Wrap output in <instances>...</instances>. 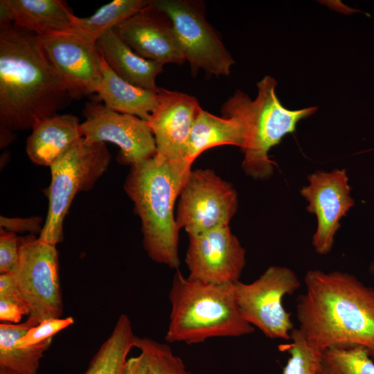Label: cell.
I'll return each mask as SVG.
<instances>
[{
	"label": "cell",
	"instance_id": "1",
	"mask_svg": "<svg viewBox=\"0 0 374 374\" xmlns=\"http://www.w3.org/2000/svg\"><path fill=\"white\" fill-rule=\"evenodd\" d=\"M305 283L296 318L308 343L321 351L359 346L374 357V289L338 271L309 270Z\"/></svg>",
	"mask_w": 374,
	"mask_h": 374
},
{
	"label": "cell",
	"instance_id": "2",
	"mask_svg": "<svg viewBox=\"0 0 374 374\" xmlns=\"http://www.w3.org/2000/svg\"><path fill=\"white\" fill-rule=\"evenodd\" d=\"M73 100L38 35L12 24L0 29V127L33 129Z\"/></svg>",
	"mask_w": 374,
	"mask_h": 374
},
{
	"label": "cell",
	"instance_id": "3",
	"mask_svg": "<svg viewBox=\"0 0 374 374\" xmlns=\"http://www.w3.org/2000/svg\"><path fill=\"white\" fill-rule=\"evenodd\" d=\"M186 159L156 154L131 166L123 186L141 222L143 245L154 262L177 269L179 229L174 205L191 170Z\"/></svg>",
	"mask_w": 374,
	"mask_h": 374
},
{
	"label": "cell",
	"instance_id": "4",
	"mask_svg": "<svg viewBox=\"0 0 374 374\" xmlns=\"http://www.w3.org/2000/svg\"><path fill=\"white\" fill-rule=\"evenodd\" d=\"M233 283H204L177 270L169 292L171 310L166 341L195 344L252 333L254 327L239 311Z\"/></svg>",
	"mask_w": 374,
	"mask_h": 374
},
{
	"label": "cell",
	"instance_id": "5",
	"mask_svg": "<svg viewBox=\"0 0 374 374\" xmlns=\"http://www.w3.org/2000/svg\"><path fill=\"white\" fill-rule=\"evenodd\" d=\"M276 81L264 77L257 84L258 94L252 100L238 90L222 106L224 117L232 118L240 125L244 136L242 167L254 179H266L273 174V163L268 153L287 134L295 131L296 124L317 111L311 107L298 110L285 107L276 93Z\"/></svg>",
	"mask_w": 374,
	"mask_h": 374
},
{
	"label": "cell",
	"instance_id": "6",
	"mask_svg": "<svg viewBox=\"0 0 374 374\" xmlns=\"http://www.w3.org/2000/svg\"><path fill=\"white\" fill-rule=\"evenodd\" d=\"M111 159L105 143H91L82 137L51 165V183L44 190L48 212L40 240L53 245L62 242L64 220L74 197L93 187Z\"/></svg>",
	"mask_w": 374,
	"mask_h": 374
},
{
	"label": "cell",
	"instance_id": "7",
	"mask_svg": "<svg viewBox=\"0 0 374 374\" xmlns=\"http://www.w3.org/2000/svg\"><path fill=\"white\" fill-rule=\"evenodd\" d=\"M19 296L30 310L28 319L38 325L61 318L63 302L56 245L34 235L19 237L17 265L12 273Z\"/></svg>",
	"mask_w": 374,
	"mask_h": 374
},
{
	"label": "cell",
	"instance_id": "8",
	"mask_svg": "<svg viewBox=\"0 0 374 374\" xmlns=\"http://www.w3.org/2000/svg\"><path fill=\"white\" fill-rule=\"evenodd\" d=\"M301 286L294 271L281 266L269 267L250 283H233L234 295L243 319L269 339L290 340L294 324L283 299Z\"/></svg>",
	"mask_w": 374,
	"mask_h": 374
},
{
	"label": "cell",
	"instance_id": "9",
	"mask_svg": "<svg viewBox=\"0 0 374 374\" xmlns=\"http://www.w3.org/2000/svg\"><path fill=\"white\" fill-rule=\"evenodd\" d=\"M150 5L171 21L193 74L229 75L235 61L201 10L184 0H150Z\"/></svg>",
	"mask_w": 374,
	"mask_h": 374
},
{
	"label": "cell",
	"instance_id": "10",
	"mask_svg": "<svg viewBox=\"0 0 374 374\" xmlns=\"http://www.w3.org/2000/svg\"><path fill=\"white\" fill-rule=\"evenodd\" d=\"M179 197L176 224L188 236L229 226L238 208L234 188L210 169L191 170Z\"/></svg>",
	"mask_w": 374,
	"mask_h": 374
},
{
	"label": "cell",
	"instance_id": "11",
	"mask_svg": "<svg viewBox=\"0 0 374 374\" xmlns=\"http://www.w3.org/2000/svg\"><path fill=\"white\" fill-rule=\"evenodd\" d=\"M82 115L85 118L80 123L82 137L91 143L109 142L118 145V163L132 166L157 154L155 139L148 121L111 110L93 99L85 103Z\"/></svg>",
	"mask_w": 374,
	"mask_h": 374
},
{
	"label": "cell",
	"instance_id": "12",
	"mask_svg": "<svg viewBox=\"0 0 374 374\" xmlns=\"http://www.w3.org/2000/svg\"><path fill=\"white\" fill-rule=\"evenodd\" d=\"M38 37L72 99L96 93L102 79V56L96 44L72 30Z\"/></svg>",
	"mask_w": 374,
	"mask_h": 374
},
{
	"label": "cell",
	"instance_id": "13",
	"mask_svg": "<svg viewBox=\"0 0 374 374\" xmlns=\"http://www.w3.org/2000/svg\"><path fill=\"white\" fill-rule=\"evenodd\" d=\"M245 249L229 226L189 236L185 262L188 278L213 284L239 280L245 266Z\"/></svg>",
	"mask_w": 374,
	"mask_h": 374
},
{
	"label": "cell",
	"instance_id": "14",
	"mask_svg": "<svg viewBox=\"0 0 374 374\" xmlns=\"http://www.w3.org/2000/svg\"><path fill=\"white\" fill-rule=\"evenodd\" d=\"M308 179V184L300 193L308 203L306 210L317 220L312 245L318 254L326 255L333 247L340 220L355 205V200L350 195L346 169L319 170L309 175Z\"/></svg>",
	"mask_w": 374,
	"mask_h": 374
},
{
	"label": "cell",
	"instance_id": "15",
	"mask_svg": "<svg viewBox=\"0 0 374 374\" xmlns=\"http://www.w3.org/2000/svg\"><path fill=\"white\" fill-rule=\"evenodd\" d=\"M201 109L194 96L159 89L157 107L148 121L157 154L172 160L186 159L191 130Z\"/></svg>",
	"mask_w": 374,
	"mask_h": 374
},
{
	"label": "cell",
	"instance_id": "16",
	"mask_svg": "<svg viewBox=\"0 0 374 374\" xmlns=\"http://www.w3.org/2000/svg\"><path fill=\"white\" fill-rule=\"evenodd\" d=\"M114 29L133 51L145 59L163 65L181 64L186 61L171 21L150 4Z\"/></svg>",
	"mask_w": 374,
	"mask_h": 374
},
{
	"label": "cell",
	"instance_id": "17",
	"mask_svg": "<svg viewBox=\"0 0 374 374\" xmlns=\"http://www.w3.org/2000/svg\"><path fill=\"white\" fill-rule=\"evenodd\" d=\"M81 138L79 118L71 114H57L34 125L26 142V152L34 164L50 167Z\"/></svg>",
	"mask_w": 374,
	"mask_h": 374
},
{
	"label": "cell",
	"instance_id": "18",
	"mask_svg": "<svg viewBox=\"0 0 374 374\" xmlns=\"http://www.w3.org/2000/svg\"><path fill=\"white\" fill-rule=\"evenodd\" d=\"M96 46L108 66L123 80L145 89H159L155 80L163 65L137 54L114 28L106 31L96 42Z\"/></svg>",
	"mask_w": 374,
	"mask_h": 374
},
{
	"label": "cell",
	"instance_id": "19",
	"mask_svg": "<svg viewBox=\"0 0 374 374\" xmlns=\"http://www.w3.org/2000/svg\"><path fill=\"white\" fill-rule=\"evenodd\" d=\"M101 70V82L93 100L103 102L114 112L134 115L148 121L157 107L159 89L148 90L125 81L108 66L103 56Z\"/></svg>",
	"mask_w": 374,
	"mask_h": 374
},
{
	"label": "cell",
	"instance_id": "20",
	"mask_svg": "<svg viewBox=\"0 0 374 374\" xmlns=\"http://www.w3.org/2000/svg\"><path fill=\"white\" fill-rule=\"evenodd\" d=\"M13 24L38 36L71 30L73 13L62 0H3Z\"/></svg>",
	"mask_w": 374,
	"mask_h": 374
},
{
	"label": "cell",
	"instance_id": "21",
	"mask_svg": "<svg viewBox=\"0 0 374 374\" xmlns=\"http://www.w3.org/2000/svg\"><path fill=\"white\" fill-rule=\"evenodd\" d=\"M36 326L28 319L21 323L0 324V371L8 374H37L40 359L50 347L53 337L33 346L17 345V341Z\"/></svg>",
	"mask_w": 374,
	"mask_h": 374
},
{
	"label": "cell",
	"instance_id": "22",
	"mask_svg": "<svg viewBox=\"0 0 374 374\" xmlns=\"http://www.w3.org/2000/svg\"><path fill=\"white\" fill-rule=\"evenodd\" d=\"M222 145L243 147L240 125L234 118L219 117L202 108L191 130L186 159L193 163L205 150Z\"/></svg>",
	"mask_w": 374,
	"mask_h": 374
},
{
	"label": "cell",
	"instance_id": "23",
	"mask_svg": "<svg viewBox=\"0 0 374 374\" xmlns=\"http://www.w3.org/2000/svg\"><path fill=\"white\" fill-rule=\"evenodd\" d=\"M135 339L129 317L121 314L110 335L94 355L84 374H123Z\"/></svg>",
	"mask_w": 374,
	"mask_h": 374
},
{
	"label": "cell",
	"instance_id": "24",
	"mask_svg": "<svg viewBox=\"0 0 374 374\" xmlns=\"http://www.w3.org/2000/svg\"><path fill=\"white\" fill-rule=\"evenodd\" d=\"M150 4V0H114L87 17L72 16L71 30L96 44L108 30L129 19Z\"/></svg>",
	"mask_w": 374,
	"mask_h": 374
},
{
	"label": "cell",
	"instance_id": "25",
	"mask_svg": "<svg viewBox=\"0 0 374 374\" xmlns=\"http://www.w3.org/2000/svg\"><path fill=\"white\" fill-rule=\"evenodd\" d=\"M316 374H374V363L362 347H331L322 352Z\"/></svg>",
	"mask_w": 374,
	"mask_h": 374
},
{
	"label": "cell",
	"instance_id": "26",
	"mask_svg": "<svg viewBox=\"0 0 374 374\" xmlns=\"http://www.w3.org/2000/svg\"><path fill=\"white\" fill-rule=\"evenodd\" d=\"M290 340V344L278 346L290 354L283 374H316L323 351L309 344L299 329L292 330Z\"/></svg>",
	"mask_w": 374,
	"mask_h": 374
},
{
	"label": "cell",
	"instance_id": "27",
	"mask_svg": "<svg viewBox=\"0 0 374 374\" xmlns=\"http://www.w3.org/2000/svg\"><path fill=\"white\" fill-rule=\"evenodd\" d=\"M134 347L145 356L152 374H192L167 344L136 336Z\"/></svg>",
	"mask_w": 374,
	"mask_h": 374
},
{
	"label": "cell",
	"instance_id": "28",
	"mask_svg": "<svg viewBox=\"0 0 374 374\" xmlns=\"http://www.w3.org/2000/svg\"><path fill=\"white\" fill-rule=\"evenodd\" d=\"M74 323L71 317L66 318H49L37 326L31 328L26 334L17 341L19 346H30L38 344Z\"/></svg>",
	"mask_w": 374,
	"mask_h": 374
},
{
	"label": "cell",
	"instance_id": "29",
	"mask_svg": "<svg viewBox=\"0 0 374 374\" xmlns=\"http://www.w3.org/2000/svg\"><path fill=\"white\" fill-rule=\"evenodd\" d=\"M19 237L1 228L0 274L12 273L18 263Z\"/></svg>",
	"mask_w": 374,
	"mask_h": 374
},
{
	"label": "cell",
	"instance_id": "30",
	"mask_svg": "<svg viewBox=\"0 0 374 374\" xmlns=\"http://www.w3.org/2000/svg\"><path fill=\"white\" fill-rule=\"evenodd\" d=\"M42 218L38 216L29 217H0L1 229L12 233H29L30 235L41 233L43 225Z\"/></svg>",
	"mask_w": 374,
	"mask_h": 374
},
{
	"label": "cell",
	"instance_id": "31",
	"mask_svg": "<svg viewBox=\"0 0 374 374\" xmlns=\"http://www.w3.org/2000/svg\"><path fill=\"white\" fill-rule=\"evenodd\" d=\"M30 310L19 296L0 299V321L19 323L24 315Z\"/></svg>",
	"mask_w": 374,
	"mask_h": 374
},
{
	"label": "cell",
	"instance_id": "32",
	"mask_svg": "<svg viewBox=\"0 0 374 374\" xmlns=\"http://www.w3.org/2000/svg\"><path fill=\"white\" fill-rule=\"evenodd\" d=\"M123 374H152V372L145 356L141 353L138 356L127 359Z\"/></svg>",
	"mask_w": 374,
	"mask_h": 374
},
{
	"label": "cell",
	"instance_id": "33",
	"mask_svg": "<svg viewBox=\"0 0 374 374\" xmlns=\"http://www.w3.org/2000/svg\"><path fill=\"white\" fill-rule=\"evenodd\" d=\"M19 296L12 273L0 274V299Z\"/></svg>",
	"mask_w": 374,
	"mask_h": 374
},
{
	"label": "cell",
	"instance_id": "34",
	"mask_svg": "<svg viewBox=\"0 0 374 374\" xmlns=\"http://www.w3.org/2000/svg\"><path fill=\"white\" fill-rule=\"evenodd\" d=\"M13 24L11 11L3 0L0 1V29L8 27Z\"/></svg>",
	"mask_w": 374,
	"mask_h": 374
},
{
	"label": "cell",
	"instance_id": "35",
	"mask_svg": "<svg viewBox=\"0 0 374 374\" xmlns=\"http://www.w3.org/2000/svg\"><path fill=\"white\" fill-rule=\"evenodd\" d=\"M16 138L14 132L0 127V148H5L10 145Z\"/></svg>",
	"mask_w": 374,
	"mask_h": 374
},
{
	"label": "cell",
	"instance_id": "36",
	"mask_svg": "<svg viewBox=\"0 0 374 374\" xmlns=\"http://www.w3.org/2000/svg\"><path fill=\"white\" fill-rule=\"evenodd\" d=\"M368 271L371 274L374 276V261L371 262V264L369 266Z\"/></svg>",
	"mask_w": 374,
	"mask_h": 374
},
{
	"label": "cell",
	"instance_id": "37",
	"mask_svg": "<svg viewBox=\"0 0 374 374\" xmlns=\"http://www.w3.org/2000/svg\"><path fill=\"white\" fill-rule=\"evenodd\" d=\"M0 374H8V373H4V372L0 371Z\"/></svg>",
	"mask_w": 374,
	"mask_h": 374
}]
</instances>
